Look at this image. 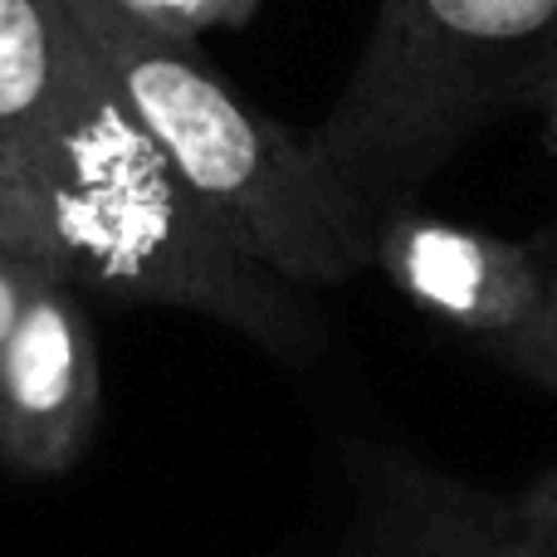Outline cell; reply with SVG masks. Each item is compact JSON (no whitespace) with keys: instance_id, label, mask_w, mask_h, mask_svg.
I'll list each match as a JSON object with an SVG mask.
<instances>
[{"instance_id":"cell-1","label":"cell","mask_w":557,"mask_h":557,"mask_svg":"<svg viewBox=\"0 0 557 557\" xmlns=\"http://www.w3.org/2000/svg\"><path fill=\"white\" fill-rule=\"evenodd\" d=\"M0 245L88 294L211 318L278 362L323 347L294 284L221 231L108 88L0 211Z\"/></svg>"},{"instance_id":"cell-2","label":"cell","mask_w":557,"mask_h":557,"mask_svg":"<svg viewBox=\"0 0 557 557\" xmlns=\"http://www.w3.org/2000/svg\"><path fill=\"white\" fill-rule=\"evenodd\" d=\"M64 5L127 123L260 270L294 288H337L372 264V211L313 137L235 94L201 45L137 25L117 0Z\"/></svg>"},{"instance_id":"cell-3","label":"cell","mask_w":557,"mask_h":557,"mask_svg":"<svg viewBox=\"0 0 557 557\" xmlns=\"http://www.w3.org/2000/svg\"><path fill=\"white\" fill-rule=\"evenodd\" d=\"M553 69L557 0H382L313 147L367 211H386L494 117L539 108Z\"/></svg>"},{"instance_id":"cell-4","label":"cell","mask_w":557,"mask_h":557,"mask_svg":"<svg viewBox=\"0 0 557 557\" xmlns=\"http://www.w3.org/2000/svg\"><path fill=\"white\" fill-rule=\"evenodd\" d=\"M372 264L386 284L465 337L504 352L548 308L553 274L539 245L504 240L480 225L386 206L372 221Z\"/></svg>"},{"instance_id":"cell-5","label":"cell","mask_w":557,"mask_h":557,"mask_svg":"<svg viewBox=\"0 0 557 557\" xmlns=\"http://www.w3.org/2000/svg\"><path fill=\"white\" fill-rule=\"evenodd\" d=\"M98 343L78 288L49 274L29 294L10 337L0 343V460L20 474H69L98 431Z\"/></svg>"},{"instance_id":"cell-6","label":"cell","mask_w":557,"mask_h":557,"mask_svg":"<svg viewBox=\"0 0 557 557\" xmlns=\"http://www.w3.org/2000/svg\"><path fill=\"white\" fill-rule=\"evenodd\" d=\"M327 557H557L519 499H499L401 455H376Z\"/></svg>"},{"instance_id":"cell-7","label":"cell","mask_w":557,"mask_h":557,"mask_svg":"<svg viewBox=\"0 0 557 557\" xmlns=\"http://www.w3.org/2000/svg\"><path fill=\"white\" fill-rule=\"evenodd\" d=\"M98 94L103 74L64 0H0V211Z\"/></svg>"},{"instance_id":"cell-8","label":"cell","mask_w":557,"mask_h":557,"mask_svg":"<svg viewBox=\"0 0 557 557\" xmlns=\"http://www.w3.org/2000/svg\"><path fill=\"white\" fill-rule=\"evenodd\" d=\"M260 5L264 0H117V10L133 15L137 25L172 39H191V45H201V35H211V29L250 25Z\"/></svg>"},{"instance_id":"cell-9","label":"cell","mask_w":557,"mask_h":557,"mask_svg":"<svg viewBox=\"0 0 557 557\" xmlns=\"http://www.w3.org/2000/svg\"><path fill=\"white\" fill-rule=\"evenodd\" d=\"M494 357H499V362H509L513 372L533 376V382L548 386V392H557V288H553L548 308H543V313Z\"/></svg>"},{"instance_id":"cell-10","label":"cell","mask_w":557,"mask_h":557,"mask_svg":"<svg viewBox=\"0 0 557 557\" xmlns=\"http://www.w3.org/2000/svg\"><path fill=\"white\" fill-rule=\"evenodd\" d=\"M35 270H39L35 260H25V255H15L10 245H0V343H5L10 327H15L20 304H25Z\"/></svg>"},{"instance_id":"cell-11","label":"cell","mask_w":557,"mask_h":557,"mask_svg":"<svg viewBox=\"0 0 557 557\" xmlns=\"http://www.w3.org/2000/svg\"><path fill=\"white\" fill-rule=\"evenodd\" d=\"M519 504H523V513H529L533 529H539L543 539L557 548V470L539 474V480H533L529 490L519 494Z\"/></svg>"},{"instance_id":"cell-12","label":"cell","mask_w":557,"mask_h":557,"mask_svg":"<svg viewBox=\"0 0 557 557\" xmlns=\"http://www.w3.org/2000/svg\"><path fill=\"white\" fill-rule=\"evenodd\" d=\"M539 117H543V143H548V152L557 157V69H553L548 88H543V98H539Z\"/></svg>"},{"instance_id":"cell-13","label":"cell","mask_w":557,"mask_h":557,"mask_svg":"<svg viewBox=\"0 0 557 557\" xmlns=\"http://www.w3.org/2000/svg\"><path fill=\"white\" fill-rule=\"evenodd\" d=\"M539 255H543V264H548V274H553V284H557V225L539 240Z\"/></svg>"}]
</instances>
